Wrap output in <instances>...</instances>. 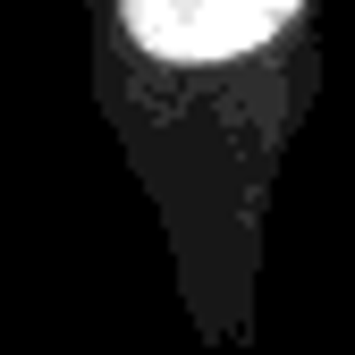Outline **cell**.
Segmentation results:
<instances>
[{"instance_id": "6da1fadb", "label": "cell", "mask_w": 355, "mask_h": 355, "mask_svg": "<svg viewBox=\"0 0 355 355\" xmlns=\"http://www.w3.org/2000/svg\"><path fill=\"white\" fill-rule=\"evenodd\" d=\"M296 9L304 0H119V26L153 68H245Z\"/></svg>"}]
</instances>
